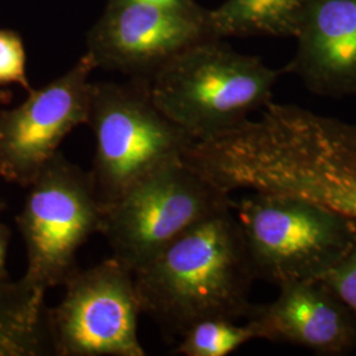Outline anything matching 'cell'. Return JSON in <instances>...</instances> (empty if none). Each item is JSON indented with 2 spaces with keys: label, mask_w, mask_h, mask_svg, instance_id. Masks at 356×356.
<instances>
[{
  "label": "cell",
  "mask_w": 356,
  "mask_h": 356,
  "mask_svg": "<svg viewBox=\"0 0 356 356\" xmlns=\"http://www.w3.org/2000/svg\"><path fill=\"white\" fill-rule=\"evenodd\" d=\"M143 314L168 338L198 321L245 318L256 280L234 206L182 232L134 272Z\"/></svg>",
  "instance_id": "cell-1"
},
{
  "label": "cell",
  "mask_w": 356,
  "mask_h": 356,
  "mask_svg": "<svg viewBox=\"0 0 356 356\" xmlns=\"http://www.w3.org/2000/svg\"><path fill=\"white\" fill-rule=\"evenodd\" d=\"M220 40L191 45L144 81L154 104L194 140L227 131L263 110L284 73Z\"/></svg>",
  "instance_id": "cell-2"
},
{
  "label": "cell",
  "mask_w": 356,
  "mask_h": 356,
  "mask_svg": "<svg viewBox=\"0 0 356 356\" xmlns=\"http://www.w3.org/2000/svg\"><path fill=\"white\" fill-rule=\"evenodd\" d=\"M254 277L321 279L356 241V220L304 198L252 193L234 202Z\"/></svg>",
  "instance_id": "cell-3"
},
{
  "label": "cell",
  "mask_w": 356,
  "mask_h": 356,
  "mask_svg": "<svg viewBox=\"0 0 356 356\" xmlns=\"http://www.w3.org/2000/svg\"><path fill=\"white\" fill-rule=\"evenodd\" d=\"M88 126L95 139L90 176L103 206L154 169L182 159L195 141L154 104L139 79L92 82Z\"/></svg>",
  "instance_id": "cell-4"
},
{
  "label": "cell",
  "mask_w": 356,
  "mask_h": 356,
  "mask_svg": "<svg viewBox=\"0 0 356 356\" xmlns=\"http://www.w3.org/2000/svg\"><path fill=\"white\" fill-rule=\"evenodd\" d=\"M15 218L24 241L23 279L48 291L64 286L76 272V254L94 234H102L104 206L90 172L61 152L41 169Z\"/></svg>",
  "instance_id": "cell-5"
},
{
  "label": "cell",
  "mask_w": 356,
  "mask_h": 356,
  "mask_svg": "<svg viewBox=\"0 0 356 356\" xmlns=\"http://www.w3.org/2000/svg\"><path fill=\"white\" fill-rule=\"evenodd\" d=\"M232 206L231 195L178 159L104 206L102 235L115 259L135 272L182 232Z\"/></svg>",
  "instance_id": "cell-6"
},
{
  "label": "cell",
  "mask_w": 356,
  "mask_h": 356,
  "mask_svg": "<svg viewBox=\"0 0 356 356\" xmlns=\"http://www.w3.org/2000/svg\"><path fill=\"white\" fill-rule=\"evenodd\" d=\"M58 305L47 309L51 354L145 356L138 335L143 314L134 272L114 256L76 269Z\"/></svg>",
  "instance_id": "cell-7"
},
{
  "label": "cell",
  "mask_w": 356,
  "mask_h": 356,
  "mask_svg": "<svg viewBox=\"0 0 356 356\" xmlns=\"http://www.w3.org/2000/svg\"><path fill=\"white\" fill-rule=\"evenodd\" d=\"M95 64L83 54L63 76L0 111V177L26 188L76 127L88 124Z\"/></svg>",
  "instance_id": "cell-8"
},
{
  "label": "cell",
  "mask_w": 356,
  "mask_h": 356,
  "mask_svg": "<svg viewBox=\"0 0 356 356\" xmlns=\"http://www.w3.org/2000/svg\"><path fill=\"white\" fill-rule=\"evenodd\" d=\"M214 38L207 11L201 7L181 11L108 0L88 33L86 54L97 69L148 81L178 53Z\"/></svg>",
  "instance_id": "cell-9"
},
{
  "label": "cell",
  "mask_w": 356,
  "mask_h": 356,
  "mask_svg": "<svg viewBox=\"0 0 356 356\" xmlns=\"http://www.w3.org/2000/svg\"><path fill=\"white\" fill-rule=\"evenodd\" d=\"M268 304L252 305L247 322L256 339L296 344L321 355L356 351V314L321 280L279 286Z\"/></svg>",
  "instance_id": "cell-10"
},
{
  "label": "cell",
  "mask_w": 356,
  "mask_h": 356,
  "mask_svg": "<svg viewBox=\"0 0 356 356\" xmlns=\"http://www.w3.org/2000/svg\"><path fill=\"white\" fill-rule=\"evenodd\" d=\"M284 73L322 97L356 94V0H310Z\"/></svg>",
  "instance_id": "cell-11"
},
{
  "label": "cell",
  "mask_w": 356,
  "mask_h": 356,
  "mask_svg": "<svg viewBox=\"0 0 356 356\" xmlns=\"http://www.w3.org/2000/svg\"><path fill=\"white\" fill-rule=\"evenodd\" d=\"M44 301L23 277L0 280V356L53 355Z\"/></svg>",
  "instance_id": "cell-12"
},
{
  "label": "cell",
  "mask_w": 356,
  "mask_h": 356,
  "mask_svg": "<svg viewBox=\"0 0 356 356\" xmlns=\"http://www.w3.org/2000/svg\"><path fill=\"white\" fill-rule=\"evenodd\" d=\"M310 0H226L207 11L218 38L229 36L296 38Z\"/></svg>",
  "instance_id": "cell-13"
},
{
  "label": "cell",
  "mask_w": 356,
  "mask_h": 356,
  "mask_svg": "<svg viewBox=\"0 0 356 356\" xmlns=\"http://www.w3.org/2000/svg\"><path fill=\"white\" fill-rule=\"evenodd\" d=\"M256 339L252 326L229 318H206L182 334L175 354L185 356H227Z\"/></svg>",
  "instance_id": "cell-14"
},
{
  "label": "cell",
  "mask_w": 356,
  "mask_h": 356,
  "mask_svg": "<svg viewBox=\"0 0 356 356\" xmlns=\"http://www.w3.org/2000/svg\"><path fill=\"white\" fill-rule=\"evenodd\" d=\"M8 85H19L28 92L32 90L23 38L11 29H0V88Z\"/></svg>",
  "instance_id": "cell-15"
},
{
  "label": "cell",
  "mask_w": 356,
  "mask_h": 356,
  "mask_svg": "<svg viewBox=\"0 0 356 356\" xmlns=\"http://www.w3.org/2000/svg\"><path fill=\"white\" fill-rule=\"evenodd\" d=\"M321 280L356 314V241L348 252Z\"/></svg>",
  "instance_id": "cell-16"
},
{
  "label": "cell",
  "mask_w": 356,
  "mask_h": 356,
  "mask_svg": "<svg viewBox=\"0 0 356 356\" xmlns=\"http://www.w3.org/2000/svg\"><path fill=\"white\" fill-rule=\"evenodd\" d=\"M11 229L3 223H0V280L8 279L7 273V254L11 241Z\"/></svg>",
  "instance_id": "cell-17"
},
{
  "label": "cell",
  "mask_w": 356,
  "mask_h": 356,
  "mask_svg": "<svg viewBox=\"0 0 356 356\" xmlns=\"http://www.w3.org/2000/svg\"><path fill=\"white\" fill-rule=\"evenodd\" d=\"M136 1L143 4H149L156 7L163 8H170V10H181V11H191L200 8V6L193 0H129Z\"/></svg>",
  "instance_id": "cell-18"
},
{
  "label": "cell",
  "mask_w": 356,
  "mask_h": 356,
  "mask_svg": "<svg viewBox=\"0 0 356 356\" xmlns=\"http://www.w3.org/2000/svg\"><path fill=\"white\" fill-rule=\"evenodd\" d=\"M13 99V92L10 90L0 88V104H8Z\"/></svg>",
  "instance_id": "cell-19"
},
{
  "label": "cell",
  "mask_w": 356,
  "mask_h": 356,
  "mask_svg": "<svg viewBox=\"0 0 356 356\" xmlns=\"http://www.w3.org/2000/svg\"><path fill=\"white\" fill-rule=\"evenodd\" d=\"M4 209H6V204H4V202L0 200V213H1Z\"/></svg>",
  "instance_id": "cell-20"
},
{
  "label": "cell",
  "mask_w": 356,
  "mask_h": 356,
  "mask_svg": "<svg viewBox=\"0 0 356 356\" xmlns=\"http://www.w3.org/2000/svg\"><path fill=\"white\" fill-rule=\"evenodd\" d=\"M355 97H356V94H355Z\"/></svg>",
  "instance_id": "cell-21"
}]
</instances>
